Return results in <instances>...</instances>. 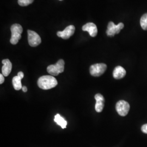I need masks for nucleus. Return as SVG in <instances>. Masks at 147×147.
Here are the masks:
<instances>
[{
	"label": "nucleus",
	"instance_id": "nucleus-13",
	"mask_svg": "<svg viewBox=\"0 0 147 147\" xmlns=\"http://www.w3.org/2000/svg\"><path fill=\"white\" fill-rule=\"evenodd\" d=\"M54 121L58 124V125L61 126L62 129L66 128L67 125V121L64 119V118L60 116L59 114H57L55 116Z\"/></svg>",
	"mask_w": 147,
	"mask_h": 147
},
{
	"label": "nucleus",
	"instance_id": "nucleus-12",
	"mask_svg": "<svg viewBox=\"0 0 147 147\" xmlns=\"http://www.w3.org/2000/svg\"><path fill=\"white\" fill-rule=\"evenodd\" d=\"M126 75V70L121 66H117L114 69L113 72V76L115 79H121L123 78Z\"/></svg>",
	"mask_w": 147,
	"mask_h": 147
},
{
	"label": "nucleus",
	"instance_id": "nucleus-3",
	"mask_svg": "<svg viewBox=\"0 0 147 147\" xmlns=\"http://www.w3.org/2000/svg\"><path fill=\"white\" fill-rule=\"evenodd\" d=\"M64 70V61L63 59H59L55 64L50 65L47 67L48 73L52 76H57L59 74L62 73Z\"/></svg>",
	"mask_w": 147,
	"mask_h": 147
},
{
	"label": "nucleus",
	"instance_id": "nucleus-14",
	"mask_svg": "<svg viewBox=\"0 0 147 147\" xmlns=\"http://www.w3.org/2000/svg\"><path fill=\"white\" fill-rule=\"evenodd\" d=\"M21 81V78H19L18 76H16L13 78L12 80L13 85L14 88L16 90H19L20 89H22V88Z\"/></svg>",
	"mask_w": 147,
	"mask_h": 147
},
{
	"label": "nucleus",
	"instance_id": "nucleus-9",
	"mask_svg": "<svg viewBox=\"0 0 147 147\" xmlns=\"http://www.w3.org/2000/svg\"><path fill=\"white\" fill-rule=\"evenodd\" d=\"M84 31L88 32L89 35L92 37H95L98 34L97 27L93 22H88L84 25L82 28Z\"/></svg>",
	"mask_w": 147,
	"mask_h": 147
},
{
	"label": "nucleus",
	"instance_id": "nucleus-5",
	"mask_svg": "<svg viewBox=\"0 0 147 147\" xmlns=\"http://www.w3.org/2000/svg\"><path fill=\"white\" fill-rule=\"evenodd\" d=\"M124 24L120 22L118 25H115L112 21H111L107 26L106 34L109 37H113L116 34H118L121 30L124 28Z\"/></svg>",
	"mask_w": 147,
	"mask_h": 147
},
{
	"label": "nucleus",
	"instance_id": "nucleus-11",
	"mask_svg": "<svg viewBox=\"0 0 147 147\" xmlns=\"http://www.w3.org/2000/svg\"><path fill=\"white\" fill-rule=\"evenodd\" d=\"M3 64L2 68V72L4 76H8L11 73L12 69V64L8 59H3L2 62Z\"/></svg>",
	"mask_w": 147,
	"mask_h": 147
},
{
	"label": "nucleus",
	"instance_id": "nucleus-8",
	"mask_svg": "<svg viewBox=\"0 0 147 147\" xmlns=\"http://www.w3.org/2000/svg\"><path fill=\"white\" fill-rule=\"evenodd\" d=\"M75 31V27L73 25H70L67 27L63 31H58L57 33V35L59 37L62 38L64 39H68L71 37Z\"/></svg>",
	"mask_w": 147,
	"mask_h": 147
},
{
	"label": "nucleus",
	"instance_id": "nucleus-18",
	"mask_svg": "<svg viewBox=\"0 0 147 147\" xmlns=\"http://www.w3.org/2000/svg\"><path fill=\"white\" fill-rule=\"evenodd\" d=\"M5 81V78L3 74H0V84H2Z\"/></svg>",
	"mask_w": 147,
	"mask_h": 147
},
{
	"label": "nucleus",
	"instance_id": "nucleus-19",
	"mask_svg": "<svg viewBox=\"0 0 147 147\" xmlns=\"http://www.w3.org/2000/svg\"><path fill=\"white\" fill-rule=\"evenodd\" d=\"M17 76H18L19 78H20L21 79H23V78H24V73H23L22 71H20V72L18 73Z\"/></svg>",
	"mask_w": 147,
	"mask_h": 147
},
{
	"label": "nucleus",
	"instance_id": "nucleus-21",
	"mask_svg": "<svg viewBox=\"0 0 147 147\" xmlns=\"http://www.w3.org/2000/svg\"><path fill=\"white\" fill-rule=\"evenodd\" d=\"M59 1H62V0H59Z\"/></svg>",
	"mask_w": 147,
	"mask_h": 147
},
{
	"label": "nucleus",
	"instance_id": "nucleus-2",
	"mask_svg": "<svg viewBox=\"0 0 147 147\" xmlns=\"http://www.w3.org/2000/svg\"><path fill=\"white\" fill-rule=\"evenodd\" d=\"M11 37L10 42L11 44L16 45L21 39V33L23 31V28L20 25L15 24L11 26Z\"/></svg>",
	"mask_w": 147,
	"mask_h": 147
},
{
	"label": "nucleus",
	"instance_id": "nucleus-6",
	"mask_svg": "<svg viewBox=\"0 0 147 147\" xmlns=\"http://www.w3.org/2000/svg\"><path fill=\"white\" fill-rule=\"evenodd\" d=\"M116 109L118 113L121 116H125L130 110L129 104L124 100H120L117 102Z\"/></svg>",
	"mask_w": 147,
	"mask_h": 147
},
{
	"label": "nucleus",
	"instance_id": "nucleus-15",
	"mask_svg": "<svg viewBox=\"0 0 147 147\" xmlns=\"http://www.w3.org/2000/svg\"><path fill=\"white\" fill-rule=\"evenodd\" d=\"M140 24L143 30H147V13L141 17L140 20Z\"/></svg>",
	"mask_w": 147,
	"mask_h": 147
},
{
	"label": "nucleus",
	"instance_id": "nucleus-7",
	"mask_svg": "<svg viewBox=\"0 0 147 147\" xmlns=\"http://www.w3.org/2000/svg\"><path fill=\"white\" fill-rule=\"evenodd\" d=\"M28 42L29 45L32 47H36L38 46L41 42L42 40L40 37L36 32L31 30H28Z\"/></svg>",
	"mask_w": 147,
	"mask_h": 147
},
{
	"label": "nucleus",
	"instance_id": "nucleus-10",
	"mask_svg": "<svg viewBox=\"0 0 147 147\" xmlns=\"http://www.w3.org/2000/svg\"><path fill=\"white\" fill-rule=\"evenodd\" d=\"M95 99L96 100V104L95 106V111L97 112H102L104 107L105 102L104 96L101 94H96L95 95Z\"/></svg>",
	"mask_w": 147,
	"mask_h": 147
},
{
	"label": "nucleus",
	"instance_id": "nucleus-1",
	"mask_svg": "<svg viewBox=\"0 0 147 147\" xmlns=\"http://www.w3.org/2000/svg\"><path fill=\"white\" fill-rule=\"evenodd\" d=\"M37 84L40 88L47 90L56 87L58 84V82L57 80L53 76L45 75L42 76L38 79Z\"/></svg>",
	"mask_w": 147,
	"mask_h": 147
},
{
	"label": "nucleus",
	"instance_id": "nucleus-4",
	"mask_svg": "<svg viewBox=\"0 0 147 147\" xmlns=\"http://www.w3.org/2000/svg\"><path fill=\"white\" fill-rule=\"evenodd\" d=\"M107 65L104 63H97L91 65L89 70L92 76L98 77L105 73Z\"/></svg>",
	"mask_w": 147,
	"mask_h": 147
},
{
	"label": "nucleus",
	"instance_id": "nucleus-17",
	"mask_svg": "<svg viewBox=\"0 0 147 147\" xmlns=\"http://www.w3.org/2000/svg\"><path fill=\"white\" fill-rule=\"evenodd\" d=\"M141 130H142V131L143 132V133L147 134V124H144V125L142 126Z\"/></svg>",
	"mask_w": 147,
	"mask_h": 147
},
{
	"label": "nucleus",
	"instance_id": "nucleus-20",
	"mask_svg": "<svg viewBox=\"0 0 147 147\" xmlns=\"http://www.w3.org/2000/svg\"><path fill=\"white\" fill-rule=\"evenodd\" d=\"M22 90H23V92H26L27 91V87L26 86H24V87H22Z\"/></svg>",
	"mask_w": 147,
	"mask_h": 147
},
{
	"label": "nucleus",
	"instance_id": "nucleus-16",
	"mask_svg": "<svg viewBox=\"0 0 147 147\" xmlns=\"http://www.w3.org/2000/svg\"><path fill=\"white\" fill-rule=\"evenodd\" d=\"M33 1L34 0H18V4L22 7H25L31 4Z\"/></svg>",
	"mask_w": 147,
	"mask_h": 147
}]
</instances>
